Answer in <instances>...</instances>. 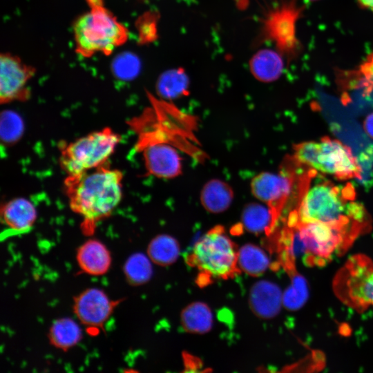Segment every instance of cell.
<instances>
[{"mask_svg":"<svg viewBox=\"0 0 373 373\" xmlns=\"http://www.w3.org/2000/svg\"><path fill=\"white\" fill-rule=\"evenodd\" d=\"M318 174L312 178L294 208L297 220L365 230L370 224L369 216L362 204L355 200L352 184L338 185Z\"/></svg>","mask_w":373,"mask_h":373,"instance_id":"obj_1","label":"cell"},{"mask_svg":"<svg viewBox=\"0 0 373 373\" xmlns=\"http://www.w3.org/2000/svg\"><path fill=\"white\" fill-rule=\"evenodd\" d=\"M0 102H25L30 97L28 84L36 73L32 66L11 52L0 56Z\"/></svg>","mask_w":373,"mask_h":373,"instance_id":"obj_9","label":"cell"},{"mask_svg":"<svg viewBox=\"0 0 373 373\" xmlns=\"http://www.w3.org/2000/svg\"><path fill=\"white\" fill-rule=\"evenodd\" d=\"M135 149L142 154L148 174L164 179L175 178L182 174V157L168 142L137 140Z\"/></svg>","mask_w":373,"mask_h":373,"instance_id":"obj_10","label":"cell"},{"mask_svg":"<svg viewBox=\"0 0 373 373\" xmlns=\"http://www.w3.org/2000/svg\"><path fill=\"white\" fill-rule=\"evenodd\" d=\"M307 297L305 279L293 271L291 284L283 294V305L288 309L296 310L303 305Z\"/></svg>","mask_w":373,"mask_h":373,"instance_id":"obj_24","label":"cell"},{"mask_svg":"<svg viewBox=\"0 0 373 373\" xmlns=\"http://www.w3.org/2000/svg\"><path fill=\"white\" fill-rule=\"evenodd\" d=\"M363 126L366 133L373 139V113L365 117Z\"/></svg>","mask_w":373,"mask_h":373,"instance_id":"obj_26","label":"cell"},{"mask_svg":"<svg viewBox=\"0 0 373 373\" xmlns=\"http://www.w3.org/2000/svg\"><path fill=\"white\" fill-rule=\"evenodd\" d=\"M189 79L182 69H171L162 73L156 83V93L163 100H173L188 95Z\"/></svg>","mask_w":373,"mask_h":373,"instance_id":"obj_20","label":"cell"},{"mask_svg":"<svg viewBox=\"0 0 373 373\" xmlns=\"http://www.w3.org/2000/svg\"><path fill=\"white\" fill-rule=\"evenodd\" d=\"M123 174L105 164L64 180L70 209L82 219L81 229L92 235L97 224L109 217L122 198Z\"/></svg>","mask_w":373,"mask_h":373,"instance_id":"obj_2","label":"cell"},{"mask_svg":"<svg viewBox=\"0 0 373 373\" xmlns=\"http://www.w3.org/2000/svg\"><path fill=\"white\" fill-rule=\"evenodd\" d=\"M122 298L113 300L102 289L90 287L73 298V309L78 321L92 334L99 332Z\"/></svg>","mask_w":373,"mask_h":373,"instance_id":"obj_8","label":"cell"},{"mask_svg":"<svg viewBox=\"0 0 373 373\" xmlns=\"http://www.w3.org/2000/svg\"><path fill=\"white\" fill-rule=\"evenodd\" d=\"M88 10L73 23L75 52L84 58L108 56L128 39L129 31L104 4V0H86Z\"/></svg>","mask_w":373,"mask_h":373,"instance_id":"obj_3","label":"cell"},{"mask_svg":"<svg viewBox=\"0 0 373 373\" xmlns=\"http://www.w3.org/2000/svg\"><path fill=\"white\" fill-rule=\"evenodd\" d=\"M263 36L274 41L282 50L291 49L294 44L293 13L288 8L276 10L264 21Z\"/></svg>","mask_w":373,"mask_h":373,"instance_id":"obj_13","label":"cell"},{"mask_svg":"<svg viewBox=\"0 0 373 373\" xmlns=\"http://www.w3.org/2000/svg\"><path fill=\"white\" fill-rule=\"evenodd\" d=\"M372 67L373 68V64H372ZM368 73H370L371 75H373V69L372 70L371 73H370V72H368Z\"/></svg>","mask_w":373,"mask_h":373,"instance_id":"obj_28","label":"cell"},{"mask_svg":"<svg viewBox=\"0 0 373 373\" xmlns=\"http://www.w3.org/2000/svg\"><path fill=\"white\" fill-rule=\"evenodd\" d=\"M292 156L300 164L340 180L361 179L363 170L350 147L338 140L323 137L320 141L295 144Z\"/></svg>","mask_w":373,"mask_h":373,"instance_id":"obj_4","label":"cell"},{"mask_svg":"<svg viewBox=\"0 0 373 373\" xmlns=\"http://www.w3.org/2000/svg\"><path fill=\"white\" fill-rule=\"evenodd\" d=\"M76 260L84 273L93 276L106 274L112 263L109 249L97 239H88L81 245L77 250Z\"/></svg>","mask_w":373,"mask_h":373,"instance_id":"obj_12","label":"cell"},{"mask_svg":"<svg viewBox=\"0 0 373 373\" xmlns=\"http://www.w3.org/2000/svg\"><path fill=\"white\" fill-rule=\"evenodd\" d=\"M234 198V192L229 184L220 179H211L202 186L200 201L203 208L211 213L227 211Z\"/></svg>","mask_w":373,"mask_h":373,"instance_id":"obj_15","label":"cell"},{"mask_svg":"<svg viewBox=\"0 0 373 373\" xmlns=\"http://www.w3.org/2000/svg\"><path fill=\"white\" fill-rule=\"evenodd\" d=\"M338 295L348 305L358 308L373 307V265L368 258L354 256L338 274Z\"/></svg>","mask_w":373,"mask_h":373,"instance_id":"obj_7","label":"cell"},{"mask_svg":"<svg viewBox=\"0 0 373 373\" xmlns=\"http://www.w3.org/2000/svg\"><path fill=\"white\" fill-rule=\"evenodd\" d=\"M358 2L363 7L373 12V0H358Z\"/></svg>","mask_w":373,"mask_h":373,"instance_id":"obj_27","label":"cell"},{"mask_svg":"<svg viewBox=\"0 0 373 373\" xmlns=\"http://www.w3.org/2000/svg\"><path fill=\"white\" fill-rule=\"evenodd\" d=\"M0 214L1 221L17 232L30 230L37 216L35 205L23 198H16L2 204Z\"/></svg>","mask_w":373,"mask_h":373,"instance_id":"obj_14","label":"cell"},{"mask_svg":"<svg viewBox=\"0 0 373 373\" xmlns=\"http://www.w3.org/2000/svg\"><path fill=\"white\" fill-rule=\"evenodd\" d=\"M121 136L111 128L92 132L61 146L59 164L67 175L79 174L106 164Z\"/></svg>","mask_w":373,"mask_h":373,"instance_id":"obj_6","label":"cell"},{"mask_svg":"<svg viewBox=\"0 0 373 373\" xmlns=\"http://www.w3.org/2000/svg\"><path fill=\"white\" fill-rule=\"evenodd\" d=\"M23 131L21 117L16 113L5 111L1 115V139L6 144L18 141Z\"/></svg>","mask_w":373,"mask_h":373,"instance_id":"obj_25","label":"cell"},{"mask_svg":"<svg viewBox=\"0 0 373 373\" xmlns=\"http://www.w3.org/2000/svg\"><path fill=\"white\" fill-rule=\"evenodd\" d=\"M152 261L141 252L131 254L123 265V272L127 282L133 286L147 283L153 273Z\"/></svg>","mask_w":373,"mask_h":373,"instance_id":"obj_23","label":"cell"},{"mask_svg":"<svg viewBox=\"0 0 373 373\" xmlns=\"http://www.w3.org/2000/svg\"><path fill=\"white\" fill-rule=\"evenodd\" d=\"M270 260L258 246L248 243L238 251V265L240 270L251 276H260L270 267Z\"/></svg>","mask_w":373,"mask_h":373,"instance_id":"obj_22","label":"cell"},{"mask_svg":"<svg viewBox=\"0 0 373 373\" xmlns=\"http://www.w3.org/2000/svg\"><path fill=\"white\" fill-rule=\"evenodd\" d=\"M238 251V247L224 227L217 225L196 242L188 257V264L200 271L199 277L229 279L240 273Z\"/></svg>","mask_w":373,"mask_h":373,"instance_id":"obj_5","label":"cell"},{"mask_svg":"<svg viewBox=\"0 0 373 373\" xmlns=\"http://www.w3.org/2000/svg\"><path fill=\"white\" fill-rule=\"evenodd\" d=\"M283 304V294L275 283L261 280L256 282L250 289L249 305L258 318L269 319L275 317Z\"/></svg>","mask_w":373,"mask_h":373,"instance_id":"obj_11","label":"cell"},{"mask_svg":"<svg viewBox=\"0 0 373 373\" xmlns=\"http://www.w3.org/2000/svg\"><path fill=\"white\" fill-rule=\"evenodd\" d=\"M146 251L153 263L165 267L177 260L180 248L175 238L168 234H160L150 241Z\"/></svg>","mask_w":373,"mask_h":373,"instance_id":"obj_21","label":"cell"},{"mask_svg":"<svg viewBox=\"0 0 373 373\" xmlns=\"http://www.w3.org/2000/svg\"><path fill=\"white\" fill-rule=\"evenodd\" d=\"M49 343L55 348L67 352L77 345L82 338L79 325L73 318L63 317L55 320L48 330Z\"/></svg>","mask_w":373,"mask_h":373,"instance_id":"obj_16","label":"cell"},{"mask_svg":"<svg viewBox=\"0 0 373 373\" xmlns=\"http://www.w3.org/2000/svg\"><path fill=\"white\" fill-rule=\"evenodd\" d=\"M241 220L245 229L256 234L270 233L277 223L269 207L258 202H250L244 207Z\"/></svg>","mask_w":373,"mask_h":373,"instance_id":"obj_18","label":"cell"},{"mask_svg":"<svg viewBox=\"0 0 373 373\" xmlns=\"http://www.w3.org/2000/svg\"><path fill=\"white\" fill-rule=\"evenodd\" d=\"M180 323L183 329L188 333L204 334L212 329L213 315L206 303L193 302L182 309Z\"/></svg>","mask_w":373,"mask_h":373,"instance_id":"obj_17","label":"cell"},{"mask_svg":"<svg viewBox=\"0 0 373 373\" xmlns=\"http://www.w3.org/2000/svg\"><path fill=\"white\" fill-rule=\"evenodd\" d=\"M281 55L273 50L262 49L251 59L249 68L256 79L264 82L276 80L283 70Z\"/></svg>","mask_w":373,"mask_h":373,"instance_id":"obj_19","label":"cell"}]
</instances>
